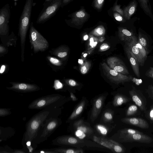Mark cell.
<instances>
[{
	"mask_svg": "<svg viewBox=\"0 0 153 153\" xmlns=\"http://www.w3.org/2000/svg\"><path fill=\"white\" fill-rule=\"evenodd\" d=\"M60 110V108L44 109L32 116L26 124L25 131L22 141L29 142L32 144L38 131L45 121L51 117H58Z\"/></svg>",
	"mask_w": 153,
	"mask_h": 153,
	"instance_id": "6da1fadb",
	"label": "cell"
},
{
	"mask_svg": "<svg viewBox=\"0 0 153 153\" xmlns=\"http://www.w3.org/2000/svg\"><path fill=\"white\" fill-rule=\"evenodd\" d=\"M64 97L59 94H53L43 96L34 100L28 105L31 109L59 108L65 101Z\"/></svg>",
	"mask_w": 153,
	"mask_h": 153,
	"instance_id": "7a4b0ae2",
	"label": "cell"
},
{
	"mask_svg": "<svg viewBox=\"0 0 153 153\" xmlns=\"http://www.w3.org/2000/svg\"><path fill=\"white\" fill-rule=\"evenodd\" d=\"M33 1V0H26L19 21V33L20 38L22 61L24 60L25 43L30 22Z\"/></svg>",
	"mask_w": 153,
	"mask_h": 153,
	"instance_id": "3957f363",
	"label": "cell"
},
{
	"mask_svg": "<svg viewBox=\"0 0 153 153\" xmlns=\"http://www.w3.org/2000/svg\"><path fill=\"white\" fill-rule=\"evenodd\" d=\"M61 123V120L57 116L48 119L38 131L32 143V146L35 149L37 144L46 140Z\"/></svg>",
	"mask_w": 153,
	"mask_h": 153,
	"instance_id": "277c9868",
	"label": "cell"
},
{
	"mask_svg": "<svg viewBox=\"0 0 153 153\" xmlns=\"http://www.w3.org/2000/svg\"><path fill=\"white\" fill-rule=\"evenodd\" d=\"M29 38L31 45L35 53L44 51L48 47V42L35 29L32 22L30 26Z\"/></svg>",
	"mask_w": 153,
	"mask_h": 153,
	"instance_id": "5b68a950",
	"label": "cell"
},
{
	"mask_svg": "<svg viewBox=\"0 0 153 153\" xmlns=\"http://www.w3.org/2000/svg\"><path fill=\"white\" fill-rule=\"evenodd\" d=\"M54 145L60 146H71L78 147H83L85 146H92L90 145L87 141L80 139L77 137L68 135L59 136L52 141Z\"/></svg>",
	"mask_w": 153,
	"mask_h": 153,
	"instance_id": "8992f818",
	"label": "cell"
},
{
	"mask_svg": "<svg viewBox=\"0 0 153 153\" xmlns=\"http://www.w3.org/2000/svg\"><path fill=\"white\" fill-rule=\"evenodd\" d=\"M62 5V0H53L45 5V7L40 13L37 19V23L46 22L54 15Z\"/></svg>",
	"mask_w": 153,
	"mask_h": 153,
	"instance_id": "52a82bcc",
	"label": "cell"
},
{
	"mask_svg": "<svg viewBox=\"0 0 153 153\" xmlns=\"http://www.w3.org/2000/svg\"><path fill=\"white\" fill-rule=\"evenodd\" d=\"M104 74L112 82L118 84L130 81L132 79V76L122 74L110 68L105 62L101 64Z\"/></svg>",
	"mask_w": 153,
	"mask_h": 153,
	"instance_id": "ba28073f",
	"label": "cell"
},
{
	"mask_svg": "<svg viewBox=\"0 0 153 153\" xmlns=\"http://www.w3.org/2000/svg\"><path fill=\"white\" fill-rule=\"evenodd\" d=\"M10 15V6L7 4L0 10V34L4 36L8 33V23Z\"/></svg>",
	"mask_w": 153,
	"mask_h": 153,
	"instance_id": "9c48e42d",
	"label": "cell"
},
{
	"mask_svg": "<svg viewBox=\"0 0 153 153\" xmlns=\"http://www.w3.org/2000/svg\"><path fill=\"white\" fill-rule=\"evenodd\" d=\"M93 140L97 143L117 153H122L124 150L122 146L117 142L112 140L94 136Z\"/></svg>",
	"mask_w": 153,
	"mask_h": 153,
	"instance_id": "30bf717a",
	"label": "cell"
},
{
	"mask_svg": "<svg viewBox=\"0 0 153 153\" xmlns=\"http://www.w3.org/2000/svg\"><path fill=\"white\" fill-rule=\"evenodd\" d=\"M73 129L76 137L83 139L93 133V129L84 124L82 120L76 121L73 124Z\"/></svg>",
	"mask_w": 153,
	"mask_h": 153,
	"instance_id": "8fae6325",
	"label": "cell"
},
{
	"mask_svg": "<svg viewBox=\"0 0 153 153\" xmlns=\"http://www.w3.org/2000/svg\"><path fill=\"white\" fill-rule=\"evenodd\" d=\"M119 138L123 142H137L141 143H149L151 142L152 138L142 132L132 134H119Z\"/></svg>",
	"mask_w": 153,
	"mask_h": 153,
	"instance_id": "7c38bea8",
	"label": "cell"
},
{
	"mask_svg": "<svg viewBox=\"0 0 153 153\" xmlns=\"http://www.w3.org/2000/svg\"><path fill=\"white\" fill-rule=\"evenodd\" d=\"M107 62L110 68L123 74H129V72L124 63L118 57H109L107 59Z\"/></svg>",
	"mask_w": 153,
	"mask_h": 153,
	"instance_id": "4fadbf2b",
	"label": "cell"
},
{
	"mask_svg": "<svg viewBox=\"0 0 153 153\" xmlns=\"http://www.w3.org/2000/svg\"><path fill=\"white\" fill-rule=\"evenodd\" d=\"M10 83L12 86L7 87V88L19 92H31L38 91L40 89L37 85L33 84L15 82Z\"/></svg>",
	"mask_w": 153,
	"mask_h": 153,
	"instance_id": "5bb4252c",
	"label": "cell"
},
{
	"mask_svg": "<svg viewBox=\"0 0 153 153\" xmlns=\"http://www.w3.org/2000/svg\"><path fill=\"white\" fill-rule=\"evenodd\" d=\"M88 16L84 9H80L72 15L71 23L77 26L82 25L86 21Z\"/></svg>",
	"mask_w": 153,
	"mask_h": 153,
	"instance_id": "9a60e30c",
	"label": "cell"
},
{
	"mask_svg": "<svg viewBox=\"0 0 153 153\" xmlns=\"http://www.w3.org/2000/svg\"><path fill=\"white\" fill-rule=\"evenodd\" d=\"M135 37V36L132 39L125 42L127 45V47L136 58L139 65L142 66L145 61L142 58L138 48L135 44L134 38Z\"/></svg>",
	"mask_w": 153,
	"mask_h": 153,
	"instance_id": "2e32d148",
	"label": "cell"
},
{
	"mask_svg": "<svg viewBox=\"0 0 153 153\" xmlns=\"http://www.w3.org/2000/svg\"><path fill=\"white\" fill-rule=\"evenodd\" d=\"M123 122L137 126L143 128H148L149 125L144 120L140 118L136 117L126 118L122 119Z\"/></svg>",
	"mask_w": 153,
	"mask_h": 153,
	"instance_id": "e0dca14e",
	"label": "cell"
},
{
	"mask_svg": "<svg viewBox=\"0 0 153 153\" xmlns=\"http://www.w3.org/2000/svg\"><path fill=\"white\" fill-rule=\"evenodd\" d=\"M125 50L134 73L138 77H140L139 64L137 60L127 47Z\"/></svg>",
	"mask_w": 153,
	"mask_h": 153,
	"instance_id": "ac0fdd59",
	"label": "cell"
},
{
	"mask_svg": "<svg viewBox=\"0 0 153 153\" xmlns=\"http://www.w3.org/2000/svg\"><path fill=\"white\" fill-rule=\"evenodd\" d=\"M104 99L103 97L101 96L95 101L90 117L92 122H94L99 115L102 108Z\"/></svg>",
	"mask_w": 153,
	"mask_h": 153,
	"instance_id": "d6986e66",
	"label": "cell"
},
{
	"mask_svg": "<svg viewBox=\"0 0 153 153\" xmlns=\"http://www.w3.org/2000/svg\"><path fill=\"white\" fill-rule=\"evenodd\" d=\"M137 3L136 0H133L123 9L124 17L127 20L130 19L137 10Z\"/></svg>",
	"mask_w": 153,
	"mask_h": 153,
	"instance_id": "ffe728a7",
	"label": "cell"
},
{
	"mask_svg": "<svg viewBox=\"0 0 153 153\" xmlns=\"http://www.w3.org/2000/svg\"><path fill=\"white\" fill-rule=\"evenodd\" d=\"M118 36L120 40L126 42L135 36L134 33L128 29L123 27L118 28Z\"/></svg>",
	"mask_w": 153,
	"mask_h": 153,
	"instance_id": "44dd1931",
	"label": "cell"
},
{
	"mask_svg": "<svg viewBox=\"0 0 153 153\" xmlns=\"http://www.w3.org/2000/svg\"><path fill=\"white\" fill-rule=\"evenodd\" d=\"M0 141L6 140L8 138L13 136L15 131L14 129L11 127L4 128L0 127Z\"/></svg>",
	"mask_w": 153,
	"mask_h": 153,
	"instance_id": "7402d4cb",
	"label": "cell"
},
{
	"mask_svg": "<svg viewBox=\"0 0 153 153\" xmlns=\"http://www.w3.org/2000/svg\"><path fill=\"white\" fill-rule=\"evenodd\" d=\"M61 147L51 148L54 153H83V150L80 149H73Z\"/></svg>",
	"mask_w": 153,
	"mask_h": 153,
	"instance_id": "603a6c76",
	"label": "cell"
},
{
	"mask_svg": "<svg viewBox=\"0 0 153 153\" xmlns=\"http://www.w3.org/2000/svg\"><path fill=\"white\" fill-rule=\"evenodd\" d=\"M138 1L140 7L146 14L149 16L153 21V16L152 13L149 0H138Z\"/></svg>",
	"mask_w": 153,
	"mask_h": 153,
	"instance_id": "cb8c5ba5",
	"label": "cell"
},
{
	"mask_svg": "<svg viewBox=\"0 0 153 153\" xmlns=\"http://www.w3.org/2000/svg\"><path fill=\"white\" fill-rule=\"evenodd\" d=\"M85 104V100L82 101L70 116L68 119L67 122L73 120L76 118L82 111Z\"/></svg>",
	"mask_w": 153,
	"mask_h": 153,
	"instance_id": "d4e9b609",
	"label": "cell"
},
{
	"mask_svg": "<svg viewBox=\"0 0 153 153\" xmlns=\"http://www.w3.org/2000/svg\"><path fill=\"white\" fill-rule=\"evenodd\" d=\"M129 93L133 101L135 103L136 105L138 106L142 110H144V105L142 100L134 91H129Z\"/></svg>",
	"mask_w": 153,
	"mask_h": 153,
	"instance_id": "484cf974",
	"label": "cell"
},
{
	"mask_svg": "<svg viewBox=\"0 0 153 153\" xmlns=\"http://www.w3.org/2000/svg\"><path fill=\"white\" fill-rule=\"evenodd\" d=\"M106 32L104 27L102 25H99L90 33V34L97 37H100L104 36Z\"/></svg>",
	"mask_w": 153,
	"mask_h": 153,
	"instance_id": "4316f807",
	"label": "cell"
},
{
	"mask_svg": "<svg viewBox=\"0 0 153 153\" xmlns=\"http://www.w3.org/2000/svg\"><path fill=\"white\" fill-rule=\"evenodd\" d=\"M129 100L126 97L121 95H116L113 101V104L115 106H120L128 102Z\"/></svg>",
	"mask_w": 153,
	"mask_h": 153,
	"instance_id": "83f0119b",
	"label": "cell"
},
{
	"mask_svg": "<svg viewBox=\"0 0 153 153\" xmlns=\"http://www.w3.org/2000/svg\"><path fill=\"white\" fill-rule=\"evenodd\" d=\"M135 44L138 48L141 56L145 61L147 57V51L144 48L140 43L135 37L134 38Z\"/></svg>",
	"mask_w": 153,
	"mask_h": 153,
	"instance_id": "f1b7e54d",
	"label": "cell"
},
{
	"mask_svg": "<svg viewBox=\"0 0 153 153\" xmlns=\"http://www.w3.org/2000/svg\"><path fill=\"white\" fill-rule=\"evenodd\" d=\"M91 65L90 61L85 60L80 67L79 70L81 73L83 74L87 73L90 68Z\"/></svg>",
	"mask_w": 153,
	"mask_h": 153,
	"instance_id": "f546056e",
	"label": "cell"
},
{
	"mask_svg": "<svg viewBox=\"0 0 153 153\" xmlns=\"http://www.w3.org/2000/svg\"><path fill=\"white\" fill-rule=\"evenodd\" d=\"M119 132V134H127L140 133L141 132L134 129L126 128L121 130Z\"/></svg>",
	"mask_w": 153,
	"mask_h": 153,
	"instance_id": "4dcf8cb0",
	"label": "cell"
},
{
	"mask_svg": "<svg viewBox=\"0 0 153 153\" xmlns=\"http://www.w3.org/2000/svg\"><path fill=\"white\" fill-rule=\"evenodd\" d=\"M137 110L138 108L136 105H131L128 108L126 112V115L127 116L134 115L137 112Z\"/></svg>",
	"mask_w": 153,
	"mask_h": 153,
	"instance_id": "1f68e13d",
	"label": "cell"
},
{
	"mask_svg": "<svg viewBox=\"0 0 153 153\" xmlns=\"http://www.w3.org/2000/svg\"><path fill=\"white\" fill-rule=\"evenodd\" d=\"M54 54L58 57L63 58L65 57L68 55V52L64 49H56L54 52Z\"/></svg>",
	"mask_w": 153,
	"mask_h": 153,
	"instance_id": "d6a6232c",
	"label": "cell"
},
{
	"mask_svg": "<svg viewBox=\"0 0 153 153\" xmlns=\"http://www.w3.org/2000/svg\"><path fill=\"white\" fill-rule=\"evenodd\" d=\"M48 59L51 63L57 66H60L62 65L61 62L58 59L56 58L48 56Z\"/></svg>",
	"mask_w": 153,
	"mask_h": 153,
	"instance_id": "836d02e7",
	"label": "cell"
},
{
	"mask_svg": "<svg viewBox=\"0 0 153 153\" xmlns=\"http://www.w3.org/2000/svg\"><path fill=\"white\" fill-rule=\"evenodd\" d=\"M98 39V37H96L89 34V42L88 45L87 50L91 48L96 40Z\"/></svg>",
	"mask_w": 153,
	"mask_h": 153,
	"instance_id": "e575fe53",
	"label": "cell"
},
{
	"mask_svg": "<svg viewBox=\"0 0 153 153\" xmlns=\"http://www.w3.org/2000/svg\"><path fill=\"white\" fill-rule=\"evenodd\" d=\"M11 113L10 109L8 108H1L0 109V116L4 117L10 115Z\"/></svg>",
	"mask_w": 153,
	"mask_h": 153,
	"instance_id": "d590c367",
	"label": "cell"
},
{
	"mask_svg": "<svg viewBox=\"0 0 153 153\" xmlns=\"http://www.w3.org/2000/svg\"><path fill=\"white\" fill-rule=\"evenodd\" d=\"M138 41L145 49H147V43L146 39L142 36V33L140 32L139 34Z\"/></svg>",
	"mask_w": 153,
	"mask_h": 153,
	"instance_id": "8d00e7d4",
	"label": "cell"
},
{
	"mask_svg": "<svg viewBox=\"0 0 153 153\" xmlns=\"http://www.w3.org/2000/svg\"><path fill=\"white\" fill-rule=\"evenodd\" d=\"M96 127L97 130L101 134L105 135L107 134V129L104 126L101 125H97Z\"/></svg>",
	"mask_w": 153,
	"mask_h": 153,
	"instance_id": "74e56055",
	"label": "cell"
},
{
	"mask_svg": "<svg viewBox=\"0 0 153 153\" xmlns=\"http://www.w3.org/2000/svg\"><path fill=\"white\" fill-rule=\"evenodd\" d=\"M105 0H94V6L95 8L99 10L102 7Z\"/></svg>",
	"mask_w": 153,
	"mask_h": 153,
	"instance_id": "f35d334b",
	"label": "cell"
},
{
	"mask_svg": "<svg viewBox=\"0 0 153 153\" xmlns=\"http://www.w3.org/2000/svg\"><path fill=\"white\" fill-rule=\"evenodd\" d=\"M120 5H117V4L114 5L112 8V10L114 11L117 12L122 16L124 17V11L123 10L120 8Z\"/></svg>",
	"mask_w": 153,
	"mask_h": 153,
	"instance_id": "ab89813d",
	"label": "cell"
},
{
	"mask_svg": "<svg viewBox=\"0 0 153 153\" xmlns=\"http://www.w3.org/2000/svg\"><path fill=\"white\" fill-rule=\"evenodd\" d=\"M114 17L117 21L120 22H124L125 20L122 16L119 13L115 12L113 14Z\"/></svg>",
	"mask_w": 153,
	"mask_h": 153,
	"instance_id": "60d3db41",
	"label": "cell"
},
{
	"mask_svg": "<svg viewBox=\"0 0 153 153\" xmlns=\"http://www.w3.org/2000/svg\"><path fill=\"white\" fill-rule=\"evenodd\" d=\"M110 47V46L108 44L104 43L100 46L99 51L100 52L108 50Z\"/></svg>",
	"mask_w": 153,
	"mask_h": 153,
	"instance_id": "b9f144b4",
	"label": "cell"
},
{
	"mask_svg": "<svg viewBox=\"0 0 153 153\" xmlns=\"http://www.w3.org/2000/svg\"><path fill=\"white\" fill-rule=\"evenodd\" d=\"M33 153H54L52 149H46L39 150L37 151H34Z\"/></svg>",
	"mask_w": 153,
	"mask_h": 153,
	"instance_id": "7bdbcfd3",
	"label": "cell"
},
{
	"mask_svg": "<svg viewBox=\"0 0 153 153\" xmlns=\"http://www.w3.org/2000/svg\"><path fill=\"white\" fill-rule=\"evenodd\" d=\"M14 150L9 148L7 146H4V147L0 148V152L1 153H13Z\"/></svg>",
	"mask_w": 153,
	"mask_h": 153,
	"instance_id": "ee69618b",
	"label": "cell"
},
{
	"mask_svg": "<svg viewBox=\"0 0 153 153\" xmlns=\"http://www.w3.org/2000/svg\"><path fill=\"white\" fill-rule=\"evenodd\" d=\"M63 84L59 80H56L54 81V88L55 89H59L62 88Z\"/></svg>",
	"mask_w": 153,
	"mask_h": 153,
	"instance_id": "f6af8a7d",
	"label": "cell"
},
{
	"mask_svg": "<svg viewBox=\"0 0 153 153\" xmlns=\"http://www.w3.org/2000/svg\"><path fill=\"white\" fill-rule=\"evenodd\" d=\"M104 117L105 119L108 121L111 120L113 118L112 115L109 112H105L104 114Z\"/></svg>",
	"mask_w": 153,
	"mask_h": 153,
	"instance_id": "bcb514c9",
	"label": "cell"
},
{
	"mask_svg": "<svg viewBox=\"0 0 153 153\" xmlns=\"http://www.w3.org/2000/svg\"><path fill=\"white\" fill-rule=\"evenodd\" d=\"M66 82L67 84L71 86H75L78 85L76 82L72 79H69L66 80Z\"/></svg>",
	"mask_w": 153,
	"mask_h": 153,
	"instance_id": "7dc6e473",
	"label": "cell"
},
{
	"mask_svg": "<svg viewBox=\"0 0 153 153\" xmlns=\"http://www.w3.org/2000/svg\"><path fill=\"white\" fill-rule=\"evenodd\" d=\"M147 74L149 76L153 78V67L150 68Z\"/></svg>",
	"mask_w": 153,
	"mask_h": 153,
	"instance_id": "c3c4849f",
	"label": "cell"
},
{
	"mask_svg": "<svg viewBox=\"0 0 153 153\" xmlns=\"http://www.w3.org/2000/svg\"><path fill=\"white\" fill-rule=\"evenodd\" d=\"M26 153V152L23 148L22 149H15L13 153Z\"/></svg>",
	"mask_w": 153,
	"mask_h": 153,
	"instance_id": "681fc988",
	"label": "cell"
},
{
	"mask_svg": "<svg viewBox=\"0 0 153 153\" xmlns=\"http://www.w3.org/2000/svg\"><path fill=\"white\" fill-rule=\"evenodd\" d=\"M6 49L3 46L1 45L0 46V53L1 54L5 52L6 51Z\"/></svg>",
	"mask_w": 153,
	"mask_h": 153,
	"instance_id": "f907efd6",
	"label": "cell"
},
{
	"mask_svg": "<svg viewBox=\"0 0 153 153\" xmlns=\"http://www.w3.org/2000/svg\"><path fill=\"white\" fill-rule=\"evenodd\" d=\"M70 97L72 100L73 101H76L77 100V98L75 95L72 93H70Z\"/></svg>",
	"mask_w": 153,
	"mask_h": 153,
	"instance_id": "816d5d0a",
	"label": "cell"
},
{
	"mask_svg": "<svg viewBox=\"0 0 153 153\" xmlns=\"http://www.w3.org/2000/svg\"><path fill=\"white\" fill-rule=\"evenodd\" d=\"M5 69V66L4 65H2L1 68L0 70V73L1 74L3 73Z\"/></svg>",
	"mask_w": 153,
	"mask_h": 153,
	"instance_id": "f5cc1de1",
	"label": "cell"
},
{
	"mask_svg": "<svg viewBox=\"0 0 153 153\" xmlns=\"http://www.w3.org/2000/svg\"><path fill=\"white\" fill-rule=\"evenodd\" d=\"M149 117L150 119L153 120V108H152L150 111Z\"/></svg>",
	"mask_w": 153,
	"mask_h": 153,
	"instance_id": "db71d44e",
	"label": "cell"
},
{
	"mask_svg": "<svg viewBox=\"0 0 153 153\" xmlns=\"http://www.w3.org/2000/svg\"><path fill=\"white\" fill-rule=\"evenodd\" d=\"M105 39V38L104 36H102L98 37V41L100 42H103Z\"/></svg>",
	"mask_w": 153,
	"mask_h": 153,
	"instance_id": "11a10c76",
	"label": "cell"
},
{
	"mask_svg": "<svg viewBox=\"0 0 153 153\" xmlns=\"http://www.w3.org/2000/svg\"><path fill=\"white\" fill-rule=\"evenodd\" d=\"M71 0H62V3L64 4H66L69 3Z\"/></svg>",
	"mask_w": 153,
	"mask_h": 153,
	"instance_id": "9f6ffc18",
	"label": "cell"
},
{
	"mask_svg": "<svg viewBox=\"0 0 153 153\" xmlns=\"http://www.w3.org/2000/svg\"><path fill=\"white\" fill-rule=\"evenodd\" d=\"M53 0H45V1L44 4V5L49 3Z\"/></svg>",
	"mask_w": 153,
	"mask_h": 153,
	"instance_id": "6f0895ef",
	"label": "cell"
},
{
	"mask_svg": "<svg viewBox=\"0 0 153 153\" xmlns=\"http://www.w3.org/2000/svg\"><path fill=\"white\" fill-rule=\"evenodd\" d=\"M88 37L89 36L87 34H86L83 36V39L84 40H86L88 39Z\"/></svg>",
	"mask_w": 153,
	"mask_h": 153,
	"instance_id": "680465c9",
	"label": "cell"
},
{
	"mask_svg": "<svg viewBox=\"0 0 153 153\" xmlns=\"http://www.w3.org/2000/svg\"><path fill=\"white\" fill-rule=\"evenodd\" d=\"M152 93L153 94V87L152 88Z\"/></svg>",
	"mask_w": 153,
	"mask_h": 153,
	"instance_id": "91938a15",
	"label": "cell"
}]
</instances>
